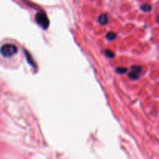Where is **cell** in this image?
Instances as JSON below:
<instances>
[{"instance_id": "6", "label": "cell", "mask_w": 159, "mask_h": 159, "mask_svg": "<svg viewBox=\"0 0 159 159\" xmlns=\"http://www.w3.org/2000/svg\"><path fill=\"white\" fill-rule=\"evenodd\" d=\"M117 38V34L114 32H109L106 34V39L109 40H113Z\"/></svg>"}, {"instance_id": "10", "label": "cell", "mask_w": 159, "mask_h": 159, "mask_svg": "<svg viewBox=\"0 0 159 159\" xmlns=\"http://www.w3.org/2000/svg\"><path fill=\"white\" fill-rule=\"evenodd\" d=\"M157 22H158L159 23V15L158 16H157Z\"/></svg>"}, {"instance_id": "3", "label": "cell", "mask_w": 159, "mask_h": 159, "mask_svg": "<svg viewBox=\"0 0 159 159\" xmlns=\"http://www.w3.org/2000/svg\"><path fill=\"white\" fill-rule=\"evenodd\" d=\"M141 72V67L138 65H133L130 68V72L129 73V77L132 80H137L139 78Z\"/></svg>"}, {"instance_id": "5", "label": "cell", "mask_w": 159, "mask_h": 159, "mask_svg": "<svg viewBox=\"0 0 159 159\" xmlns=\"http://www.w3.org/2000/svg\"><path fill=\"white\" fill-rule=\"evenodd\" d=\"M141 10H143L144 12H150L151 10V5H149V4H143V5H141Z\"/></svg>"}, {"instance_id": "4", "label": "cell", "mask_w": 159, "mask_h": 159, "mask_svg": "<svg viewBox=\"0 0 159 159\" xmlns=\"http://www.w3.org/2000/svg\"><path fill=\"white\" fill-rule=\"evenodd\" d=\"M98 21L100 23V24H102V25H106L107 24V23H108V16H107L106 14H101V15L99 16L98 18Z\"/></svg>"}, {"instance_id": "1", "label": "cell", "mask_w": 159, "mask_h": 159, "mask_svg": "<svg viewBox=\"0 0 159 159\" xmlns=\"http://www.w3.org/2000/svg\"><path fill=\"white\" fill-rule=\"evenodd\" d=\"M18 51L17 47L14 44H5L1 48V54L3 57H10L16 55Z\"/></svg>"}, {"instance_id": "2", "label": "cell", "mask_w": 159, "mask_h": 159, "mask_svg": "<svg viewBox=\"0 0 159 159\" xmlns=\"http://www.w3.org/2000/svg\"><path fill=\"white\" fill-rule=\"evenodd\" d=\"M35 20L38 24L41 26L44 29H47L50 24L47 16L44 12H39L35 16Z\"/></svg>"}, {"instance_id": "8", "label": "cell", "mask_w": 159, "mask_h": 159, "mask_svg": "<svg viewBox=\"0 0 159 159\" xmlns=\"http://www.w3.org/2000/svg\"><path fill=\"white\" fill-rule=\"evenodd\" d=\"M116 71H117L119 74H125V73H127V68L124 67H119L117 68V69H116Z\"/></svg>"}, {"instance_id": "7", "label": "cell", "mask_w": 159, "mask_h": 159, "mask_svg": "<svg viewBox=\"0 0 159 159\" xmlns=\"http://www.w3.org/2000/svg\"><path fill=\"white\" fill-rule=\"evenodd\" d=\"M25 53H26V57H27V61H28V62L30 63V65H33V67H35V64H34V62L33 61V60L32 59V57H30V54H29V53H28L27 51V50H25Z\"/></svg>"}, {"instance_id": "9", "label": "cell", "mask_w": 159, "mask_h": 159, "mask_svg": "<svg viewBox=\"0 0 159 159\" xmlns=\"http://www.w3.org/2000/svg\"><path fill=\"white\" fill-rule=\"evenodd\" d=\"M105 55H106V57H109V58H112V57H113L115 56L114 53L113 52L112 50H106V51H105Z\"/></svg>"}]
</instances>
